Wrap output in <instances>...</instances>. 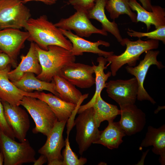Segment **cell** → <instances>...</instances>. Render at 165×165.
<instances>
[{"mask_svg": "<svg viewBox=\"0 0 165 165\" xmlns=\"http://www.w3.org/2000/svg\"><path fill=\"white\" fill-rule=\"evenodd\" d=\"M79 114L74 123L76 130L75 140L78 146L79 152L82 155L97 140L101 131L95 122L93 107Z\"/></svg>", "mask_w": 165, "mask_h": 165, "instance_id": "6", "label": "cell"}, {"mask_svg": "<svg viewBox=\"0 0 165 165\" xmlns=\"http://www.w3.org/2000/svg\"><path fill=\"white\" fill-rule=\"evenodd\" d=\"M127 33L129 36L131 37L140 38L146 37L147 39L160 41L163 44H165V25L160 26L156 30L148 32H138L128 28Z\"/></svg>", "mask_w": 165, "mask_h": 165, "instance_id": "30", "label": "cell"}, {"mask_svg": "<svg viewBox=\"0 0 165 165\" xmlns=\"http://www.w3.org/2000/svg\"><path fill=\"white\" fill-rule=\"evenodd\" d=\"M142 4V6L146 10L151 11L152 5V0H138Z\"/></svg>", "mask_w": 165, "mask_h": 165, "instance_id": "34", "label": "cell"}, {"mask_svg": "<svg viewBox=\"0 0 165 165\" xmlns=\"http://www.w3.org/2000/svg\"><path fill=\"white\" fill-rule=\"evenodd\" d=\"M47 162L46 157L44 155H41V156L33 162L34 165H42Z\"/></svg>", "mask_w": 165, "mask_h": 165, "instance_id": "35", "label": "cell"}, {"mask_svg": "<svg viewBox=\"0 0 165 165\" xmlns=\"http://www.w3.org/2000/svg\"><path fill=\"white\" fill-rule=\"evenodd\" d=\"M107 0H96L94 6L87 11L90 19H94L101 24L102 29L112 35L120 43L123 39L117 24L114 20L110 21L105 13V6Z\"/></svg>", "mask_w": 165, "mask_h": 165, "instance_id": "21", "label": "cell"}, {"mask_svg": "<svg viewBox=\"0 0 165 165\" xmlns=\"http://www.w3.org/2000/svg\"><path fill=\"white\" fill-rule=\"evenodd\" d=\"M3 157L2 156V155L0 153V165L3 164Z\"/></svg>", "mask_w": 165, "mask_h": 165, "instance_id": "37", "label": "cell"}, {"mask_svg": "<svg viewBox=\"0 0 165 165\" xmlns=\"http://www.w3.org/2000/svg\"><path fill=\"white\" fill-rule=\"evenodd\" d=\"M96 0H72L68 2V3L72 5L76 10L79 9L88 11L95 4Z\"/></svg>", "mask_w": 165, "mask_h": 165, "instance_id": "32", "label": "cell"}, {"mask_svg": "<svg viewBox=\"0 0 165 165\" xmlns=\"http://www.w3.org/2000/svg\"><path fill=\"white\" fill-rule=\"evenodd\" d=\"M68 2H70V1H71L72 0H68Z\"/></svg>", "mask_w": 165, "mask_h": 165, "instance_id": "38", "label": "cell"}, {"mask_svg": "<svg viewBox=\"0 0 165 165\" xmlns=\"http://www.w3.org/2000/svg\"><path fill=\"white\" fill-rule=\"evenodd\" d=\"M33 119L35 127L32 129L34 134L41 133L47 136L58 119L48 105L39 99L24 96L20 102Z\"/></svg>", "mask_w": 165, "mask_h": 165, "instance_id": "4", "label": "cell"}, {"mask_svg": "<svg viewBox=\"0 0 165 165\" xmlns=\"http://www.w3.org/2000/svg\"><path fill=\"white\" fill-rule=\"evenodd\" d=\"M29 34L27 31L7 28L0 30V49L9 56L14 63Z\"/></svg>", "mask_w": 165, "mask_h": 165, "instance_id": "14", "label": "cell"}, {"mask_svg": "<svg viewBox=\"0 0 165 165\" xmlns=\"http://www.w3.org/2000/svg\"><path fill=\"white\" fill-rule=\"evenodd\" d=\"M29 9L19 0H0V30L24 28L31 18Z\"/></svg>", "mask_w": 165, "mask_h": 165, "instance_id": "7", "label": "cell"}, {"mask_svg": "<svg viewBox=\"0 0 165 165\" xmlns=\"http://www.w3.org/2000/svg\"><path fill=\"white\" fill-rule=\"evenodd\" d=\"M64 35L68 39L72 44V48L70 50L75 56L82 55L84 52L97 54L99 56L107 58L113 54V51L107 52L102 50L99 48L100 45L109 47L110 44L107 42L99 40L93 42L85 39L73 33L71 31L59 29Z\"/></svg>", "mask_w": 165, "mask_h": 165, "instance_id": "16", "label": "cell"}, {"mask_svg": "<svg viewBox=\"0 0 165 165\" xmlns=\"http://www.w3.org/2000/svg\"><path fill=\"white\" fill-rule=\"evenodd\" d=\"M131 9L137 13V22H141L145 24L147 31L151 25H154L156 29L165 25V10L159 6H153L151 11L144 9L136 0H128Z\"/></svg>", "mask_w": 165, "mask_h": 165, "instance_id": "19", "label": "cell"}, {"mask_svg": "<svg viewBox=\"0 0 165 165\" xmlns=\"http://www.w3.org/2000/svg\"><path fill=\"white\" fill-rule=\"evenodd\" d=\"M94 73L93 65L72 62L64 67L58 75L74 86L85 89L90 88L95 84Z\"/></svg>", "mask_w": 165, "mask_h": 165, "instance_id": "12", "label": "cell"}, {"mask_svg": "<svg viewBox=\"0 0 165 165\" xmlns=\"http://www.w3.org/2000/svg\"><path fill=\"white\" fill-rule=\"evenodd\" d=\"M65 141V148L63 151V165H83L87 162V159L81 157L79 158L77 155L72 150L67 136Z\"/></svg>", "mask_w": 165, "mask_h": 165, "instance_id": "29", "label": "cell"}, {"mask_svg": "<svg viewBox=\"0 0 165 165\" xmlns=\"http://www.w3.org/2000/svg\"><path fill=\"white\" fill-rule=\"evenodd\" d=\"M108 123L107 127L101 131L99 137L94 144L102 145L111 149L118 148L123 141V137L126 135L118 122L110 121Z\"/></svg>", "mask_w": 165, "mask_h": 165, "instance_id": "25", "label": "cell"}, {"mask_svg": "<svg viewBox=\"0 0 165 165\" xmlns=\"http://www.w3.org/2000/svg\"><path fill=\"white\" fill-rule=\"evenodd\" d=\"M88 16L87 11L79 9L69 17L62 18L55 25L59 29L74 31L78 36L88 37L93 34L107 36V32L99 29L92 24Z\"/></svg>", "mask_w": 165, "mask_h": 165, "instance_id": "10", "label": "cell"}, {"mask_svg": "<svg viewBox=\"0 0 165 165\" xmlns=\"http://www.w3.org/2000/svg\"><path fill=\"white\" fill-rule=\"evenodd\" d=\"M12 82L18 88L26 92L45 90L59 97V94L56 90L55 83L40 80L35 77V74L33 73L26 72L19 80Z\"/></svg>", "mask_w": 165, "mask_h": 165, "instance_id": "24", "label": "cell"}, {"mask_svg": "<svg viewBox=\"0 0 165 165\" xmlns=\"http://www.w3.org/2000/svg\"><path fill=\"white\" fill-rule=\"evenodd\" d=\"M10 71L8 66L0 70V99L13 106H19L24 96L34 97L35 92H27L16 86L9 79L8 73Z\"/></svg>", "mask_w": 165, "mask_h": 165, "instance_id": "20", "label": "cell"}, {"mask_svg": "<svg viewBox=\"0 0 165 165\" xmlns=\"http://www.w3.org/2000/svg\"><path fill=\"white\" fill-rule=\"evenodd\" d=\"M21 1L24 3L27 2L35 1L41 2L44 4L47 5H52L55 4L57 0H19Z\"/></svg>", "mask_w": 165, "mask_h": 165, "instance_id": "36", "label": "cell"}, {"mask_svg": "<svg viewBox=\"0 0 165 165\" xmlns=\"http://www.w3.org/2000/svg\"><path fill=\"white\" fill-rule=\"evenodd\" d=\"M0 145L4 165H20L36 160V152L26 138L18 142L0 129Z\"/></svg>", "mask_w": 165, "mask_h": 165, "instance_id": "5", "label": "cell"}, {"mask_svg": "<svg viewBox=\"0 0 165 165\" xmlns=\"http://www.w3.org/2000/svg\"><path fill=\"white\" fill-rule=\"evenodd\" d=\"M120 44L123 46H126L124 52L119 55L113 54L106 58L107 61L110 63L111 72L113 76L116 75L119 70L124 64L135 66L142 54L157 49L159 45V41L156 40L144 41L139 38L137 40L132 41L127 38H123Z\"/></svg>", "mask_w": 165, "mask_h": 165, "instance_id": "3", "label": "cell"}, {"mask_svg": "<svg viewBox=\"0 0 165 165\" xmlns=\"http://www.w3.org/2000/svg\"><path fill=\"white\" fill-rule=\"evenodd\" d=\"M1 101L5 119L12 129L15 138L20 142L24 141L30 127L27 113L19 106H13L1 100Z\"/></svg>", "mask_w": 165, "mask_h": 165, "instance_id": "13", "label": "cell"}, {"mask_svg": "<svg viewBox=\"0 0 165 165\" xmlns=\"http://www.w3.org/2000/svg\"><path fill=\"white\" fill-rule=\"evenodd\" d=\"M97 65H95L93 63V65L95 75V83L96 89L95 93L90 100L86 104L80 106L77 113L79 114L85 110L92 107L95 103L96 98L98 95L101 94L103 89L106 87V82L112 75L110 72L105 73L104 70L107 68L105 65L107 62L106 58L102 56H99L97 58Z\"/></svg>", "mask_w": 165, "mask_h": 165, "instance_id": "23", "label": "cell"}, {"mask_svg": "<svg viewBox=\"0 0 165 165\" xmlns=\"http://www.w3.org/2000/svg\"><path fill=\"white\" fill-rule=\"evenodd\" d=\"M25 28L28 32V40L33 42L41 49L48 50L50 45H56L70 50L72 44L60 29L48 20L46 15L36 18H30L27 22Z\"/></svg>", "mask_w": 165, "mask_h": 165, "instance_id": "1", "label": "cell"}, {"mask_svg": "<svg viewBox=\"0 0 165 165\" xmlns=\"http://www.w3.org/2000/svg\"><path fill=\"white\" fill-rule=\"evenodd\" d=\"M53 79L56 90L59 94V97L63 100L77 104L81 100L88 97V94L82 95L74 85L60 76H54Z\"/></svg>", "mask_w": 165, "mask_h": 165, "instance_id": "26", "label": "cell"}, {"mask_svg": "<svg viewBox=\"0 0 165 165\" xmlns=\"http://www.w3.org/2000/svg\"><path fill=\"white\" fill-rule=\"evenodd\" d=\"M92 107L94 111V118L98 127L102 122L113 121L117 116L121 114L120 110L116 106L105 101L101 94L97 97Z\"/></svg>", "mask_w": 165, "mask_h": 165, "instance_id": "27", "label": "cell"}, {"mask_svg": "<svg viewBox=\"0 0 165 165\" xmlns=\"http://www.w3.org/2000/svg\"><path fill=\"white\" fill-rule=\"evenodd\" d=\"M21 61L14 70L8 73L9 80L14 82L20 79L26 72H31L38 75L42 72L35 44L31 42L30 47L27 54L21 57Z\"/></svg>", "mask_w": 165, "mask_h": 165, "instance_id": "18", "label": "cell"}, {"mask_svg": "<svg viewBox=\"0 0 165 165\" xmlns=\"http://www.w3.org/2000/svg\"><path fill=\"white\" fill-rule=\"evenodd\" d=\"M120 107L121 118L118 123L125 134L131 136L142 130L146 123L144 112L134 104Z\"/></svg>", "mask_w": 165, "mask_h": 165, "instance_id": "15", "label": "cell"}, {"mask_svg": "<svg viewBox=\"0 0 165 165\" xmlns=\"http://www.w3.org/2000/svg\"><path fill=\"white\" fill-rule=\"evenodd\" d=\"M35 47L42 68L41 73L36 77L40 80L50 82L54 76L59 75L64 67L75 61V56L62 47L50 45L46 50L35 44Z\"/></svg>", "mask_w": 165, "mask_h": 165, "instance_id": "2", "label": "cell"}, {"mask_svg": "<svg viewBox=\"0 0 165 165\" xmlns=\"http://www.w3.org/2000/svg\"><path fill=\"white\" fill-rule=\"evenodd\" d=\"M13 63L12 59L7 54L3 52L0 53V70L5 69L9 64Z\"/></svg>", "mask_w": 165, "mask_h": 165, "instance_id": "33", "label": "cell"}, {"mask_svg": "<svg viewBox=\"0 0 165 165\" xmlns=\"http://www.w3.org/2000/svg\"><path fill=\"white\" fill-rule=\"evenodd\" d=\"M35 98L46 102L57 117L58 121H67L73 114L77 113L80 105L84 100L78 104L68 102L51 93L35 92Z\"/></svg>", "mask_w": 165, "mask_h": 165, "instance_id": "17", "label": "cell"}, {"mask_svg": "<svg viewBox=\"0 0 165 165\" xmlns=\"http://www.w3.org/2000/svg\"><path fill=\"white\" fill-rule=\"evenodd\" d=\"M2 52V51H1V50L0 49V53H1V52Z\"/></svg>", "mask_w": 165, "mask_h": 165, "instance_id": "39", "label": "cell"}, {"mask_svg": "<svg viewBox=\"0 0 165 165\" xmlns=\"http://www.w3.org/2000/svg\"><path fill=\"white\" fill-rule=\"evenodd\" d=\"M0 129L12 139L15 140L13 132L8 124L4 116L2 104L0 99Z\"/></svg>", "mask_w": 165, "mask_h": 165, "instance_id": "31", "label": "cell"}, {"mask_svg": "<svg viewBox=\"0 0 165 165\" xmlns=\"http://www.w3.org/2000/svg\"><path fill=\"white\" fill-rule=\"evenodd\" d=\"M152 145V152L160 156V162L162 165L165 163V125L155 128L148 126L145 138L142 141L141 147Z\"/></svg>", "mask_w": 165, "mask_h": 165, "instance_id": "22", "label": "cell"}, {"mask_svg": "<svg viewBox=\"0 0 165 165\" xmlns=\"http://www.w3.org/2000/svg\"><path fill=\"white\" fill-rule=\"evenodd\" d=\"M105 8L109 13L110 18L113 20L121 15L126 14L132 22L137 23L136 14L131 9L128 0H107Z\"/></svg>", "mask_w": 165, "mask_h": 165, "instance_id": "28", "label": "cell"}, {"mask_svg": "<svg viewBox=\"0 0 165 165\" xmlns=\"http://www.w3.org/2000/svg\"><path fill=\"white\" fill-rule=\"evenodd\" d=\"M108 96L116 101L119 107L134 104L138 86L135 77L128 80H111L106 83Z\"/></svg>", "mask_w": 165, "mask_h": 165, "instance_id": "11", "label": "cell"}, {"mask_svg": "<svg viewBox=\"0 0 165 165\" xmlns=\"http://www.w3.org/2000/svg\"><path fill=\"white\" fill-rule=\"evenodd\" d=\"M144 59L141 60L136 66H127L126 69L128 73L133 75L137 79L138 90L137 99L138 101L147 100L154 104L156 102L148 94L144 86V83L148 71L152 65H156L159 69L164 67L162 62L157 60V57L160 53L159 50H150L146 52Z\"/></svg>", "mask_w": 165, "mask_h": 165, "instance_id": "9", "label": "cell"}, {"mask_svg": "<svg viewBox=\"0 0 165 165\" xmlns=\"http://www.w3.org/2000/svg\"><path fill=\"white\" fill-rule=\"evenodd\" d=\"M66 122L58 121L46 136L45 143L38 151L46 157L48 165H63L61 151L65 145L63 134Z\"/></svg>", "mask_w": 165, "mask_h": 165, "instance_id": "8", "label": "cell"}]
</instances>
